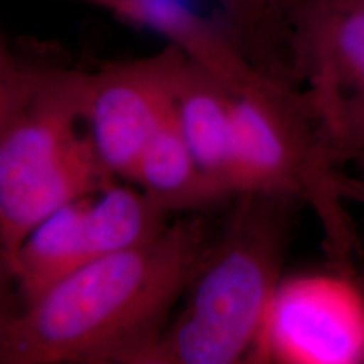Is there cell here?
<instances>
[{
  "label": "cell",
  "instance_id": "6da1fadb",
  "mask_svg": "<svg viewBox=\"0 0 364 364\" xmlns=\"http://www.w3.org/2000/svg\"><path fill=\"white\" fill-rule=\"evenodd\" d=\"M215 231L203 216L95 258L0 321L2 364H142L193 280Z\"/></svg>",
  "mask_w": 364,
  "mask_h": 364
},
{
  "label": "cell",
  "instance_id": "52a82bcc",
  "mask_svg": "<svg viewBox=\"0 0 364 364\" xmlns=\"http://www.w3.org/2000/svg\"><path fill=\"white\" fill-rule=\"evenodd\" d=\"M188 54L169 44L156 54L103 63L91 71L88 127L107 169L129 181L140 154L174 110Z\"/></svg>",
  "mask_w": 364,
  "mask_h": 364
},
{
  "label": "cell",
  "instance_id": "8992f818",
  "mask_svg": "<svg viewBox=\"0 0 364 364\" xmlns=\"http://www.w3.org/2000/svg\"><path fill=\"white\" fill-rule=\"evenodd\" d=\"M248 363L364 364V287L354 268L284 277Z\"/></svg>",
  "mask_w": 364,
  "mask_h": 364
},
{
  "label": "cell",
  "instance_id": "277c9868",
  "mask_svg": "<svg viewBox=\"0 0 364 364\" xmlns=\"http://www.w3.org/2000/svg\"><path fill=\"white\" fill-rule=\"evenodd\" d=\"M339 169L321 122L299 85L265 73L235 91L231 186L236 198L262 193L306 204L324 230L329 262L353 268L358 238L336 188Z\"/></svg>",
  "mask_w": 364,
  "mask_h": 364
},
{
  "label": "cell",
  "instance_id": "ba28073f",
  "mask_svg": "<svg viewBox=\"0 0 364 364\" xmlns=\"http://www.w3.org/2000/svg\"><path fill=\"white\" fill-rule=\"evenodd\" d=\"M176 117L203 171L231 198H236L231 186L235 90L188 58L177 88Z\"/></svg>",
  "mask_w": 364,
  "mask_h": 364
},
{
  "label": "cell",
  "instance_id": "3957f363",
  "mask_svg": "<svg viewBox=\"0 0 364 364\" xmlns=\"http://www.w3.org/2000/svg\"><path fill=\"white\" fill-rule=\"evenodd\" d=\"M282 196L236 198L184 294V307L142 364L248 363L277 292L290 240Z\"/></svg>",
  "mask_w": 364,
  "mask_h": 364
},
{
  "label": "cell",
  "instance_id": "7c38bea8",
  "mask_svg": "<svg viewBox=\"0 0 364 364\" xmlns=\"http://www.w3.org/2000/svg\"><path fill=\"white\" fill-rule=\"evenodd\" d=\"M171 213L132 182H112L90 196L86 236L91 260L156 240L171 223Z\"/></svg>",
  "mask_w": 364,
  "mask_h": 364
},
{
  "label": "cell",
  "instance_id": "9a60e30c",
  "mask_svg": "<svg viewBox=\"0 0 364 364\" xmlns=\"http://www.w3.org/2000/svg\"><path fill=\"white\" fill-rule=\"evenodd\" d=\"M354 164H356V166H359V167H361V169L364 171V150H363L361 156H359V157L356 159V162H354Z\"/></svg>",
  "mask_w": 364,
  "mask_h": 364
},
{
  "label": "cell",
  "instance_id": "4fadbf2b",
  "mask_svg": "<svg viewBox=\"0 0 364 364\" xmlns=\"http://www.w3.org/2000/svg\"><path fill=\"white\" fill-rule=\"evenodd\" d=\"M226 19V29L253 65L284 76L280 11L277 0H215Z\"/></svg>",
  "mask_w": 364,
  "mask_h": 364
},
{
  "label": "cell",
  "instance_id": "30bf717a",
  "mask_svg": "<svg viewBox=\"0 0 364 364\" xmlns=\"http://www.w3.org/2000/svg\"><path fill=\"white\" fill-rule=\"evenodd\" d=\"M88 198L53 211L27 233L2 273L16 284L22 306L34 302L68 275L91 262L86 236Z\"/></svg>",
  "mask_w": 364,
  "mask_h": 364
},
{
  "label": "cell",
  "instance_id": "9c48e42d",
  "mask_svg": "<svg viewBox=\"0 0 364 364\" xmlns=\"http://www.w3.org/2000/svg\"><path fill=\"white\" fill-rule=\"evenodd\" d=\"M154 201L174 213H198L233 199L196 161L174 110L140 154L130 179Z\"/></svg>",
  "mask_w": 364,
  "mask_h": 364
},
{
  "label": "cell",
  "instance_id": "8fae6325",
  "mask_svg": "<svg viewBox=\"0 0 364 364\" xmlns=\"http://www.w3.org/2000/svg\"><path fill=\"white\" fill-rule=\"evenodd\" d=\"M130 24L152 31L191 59L223 78L243 66V54L230 33L184 0H86Z\"/></svg>",
  "mask_w": 364,
  "mask_h": 364
},
{
  "label": "cell",
  "instance_id": "5bb4252c",
  "mask_svg": "<svg viewBox=\"0 0 364 364\" xmlns=\"http://www.w3.org/2000/svg\"><path fill=\"white\" fill-rule=\"evenodd\" d=\"M336 188L346 203L359 204L364 208V174L353 176L339 169L336 172Z\"/></svg>",
  "mask_w": 364,
  "mask_h": 364
},
{
  "label": "cell",
  "instance_id": "7a4b0ae2",
  "mask_svg": "<svg viewBox=\"0 0 364 364\" xmlns=\"http://www.w3.org/2000/svg\"><path fill=\"white\" fill-rule=\"evenodd\" d=\"M91 71L0 53V267L53 211L118 181L88 127Z\"/></svg>",
  "mask_w": 364,
  "mask_h": 364
},
{
  "label": "cell",
  "instance_id": "5b68a950",
  "mask_svg": "<svg viewBox=\"0 0 364 364\" xmlns=\"http://www.w3.org/2000/svg\"><path fill=\"white\" fill-rule=\"evenodd\" d=\"M289 80L304 90L339 166L364 150V0H277Z\"/></svg>",
  "mask_w": 364,
  "mask_h": 364
}]
</instances>
